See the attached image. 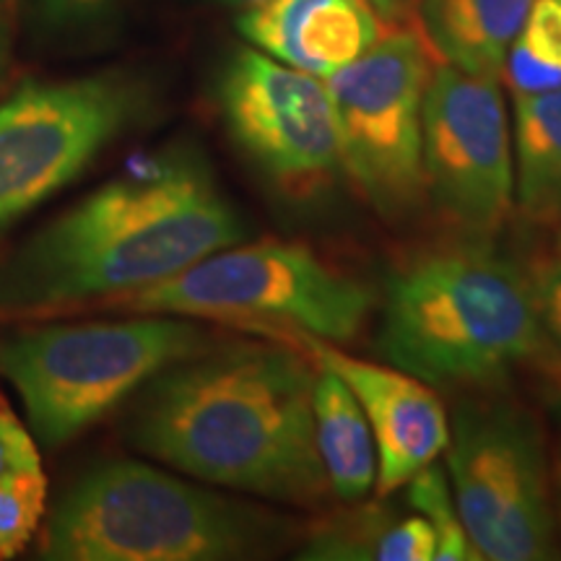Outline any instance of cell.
Returning a JSON list of instances; mask_svg holds the SVG:
<instances>
[{
    "label": "cell",
    "instance_id": "obj_1",
    "mask_svg": "<svg viewBox=\"0 0 561 561\" xmlns=\"http://www.w3.org/2000/svg\"><path fill=\"white\" fill-rule=\"evenodd\" d=\"M248 229L195 144L180 140L104 182L0 257V314L125 297L178 276Z\"/></svg>",
    "mask_w": 561,
    "mask_h": 561
},
{
    "label": "cell",
    "instance_id": "obj_2",
    "mask_svg": "<svg viewBox=\"0 0 561 561\" xmlns=\"http://www.w3.org/2000/svg\"><path fill=\"white\" fill-rule=\"evenodd\" d=\"M314 375L280 346H229L153 377L130 437L193 479L314 507L328 476L314 439Z\"/></svg>",
    "mask_w": 561,
    "mask_h": 561
},
{
    "label": "cell",
    "instance_id": "obj_3",
    "mask_svg": "<svg viewBox=\"0 0 561 561\" xmlns=\"http://www.w3.org/2000/svg\"><path fill=\"white\" fill-rule=\"evenodd\" d=\"M380 351L434 388H502L530 375L561 396V346L523 265L481 244L421 252L385 289Z\"/></svg>",
    "mask_w": 561,
    "mask_h": 561
},
{
    "label": "cell",
    "instance_id": "obj_4",
    "mask_svg": "<svg viewBox=\"0 0 561 561\" xmlns=\"http://www.w3.org/2000/svg\"><path fill=\"white\" fill-rule=\"evenodd\" d=\"M289 525L136 460L94 466L55 504L42 541L53 561H231L284 541Z\"/></svg>",
    "mask_w": 561,
    "mask_h": 561
},
{
    "label": "cell",
    "instance_id": "obj_5",
    "mask_svg": "<svg viewBox=\"0 0 561 561\" xmlns=\"http://www.w3.org/2000/svg\"><path fill=\"white\" fill-rule=\"evenodd\" d=\"M206 343L178 314L45 325L0 333V377L24 401L34 439L55 450Z\"/></svg>",
    "mask_w": 561,
    "mask_h": 561
},
{
    "label": "cell",
    "instance_id": "obj_6",
    "mask_svg": "<svg viewBox=\"0 0 561 561\" xmlns=\"http://www.w3.org/2000/svg\"><path fill=\"white\" fill-rule=\"evenodd\" d=\"M121 301L136 312L219 320L263 335L299 331L333 343L356 339L375 294L307 244L265 240L210 252Z\"/></svg>",
    "mask_w": 561,
    "mask_h": 561
},
{
    "label": "cell",
    "instance_id": "obj_7",
    "mask_svg": "<svg viewBox=\"0 0 561 561\" xmlns=\"http://www.w3.org/2000/svg\"><path fill=\"white\" fill-rule=\"evenodd\" d=\"M447 481L479 559L557 557L551 466L541 426L504 398H468L453 413Z\"/></svg>",
    "mask_w": 561,
    "mask_h": 561
},
{
    "label": "cell",
    "instance_id": "obj_8",
    "mask_svg": "<svg viewBox=\"0 0 561 561\" xmlns=\"http://www.w3.org/2000/svg\"><path fill=\"white\" fill-rule=\"evenodd\" d=\"M149 110V83L130 70L21 83L0 102V234L79 180Z\"/></svg>",
    "mask_w": 561,
    "mask_h": 561
},
{
    "label": "cell",
    "instance_id": "obj_9",
    "mask_svg": "<svg viewBox=\"0 0 561 561\" xmlns=\"http://www.w3.org/2000/svg\"><path fill=\"white\" fill-rule=\"evenodd\" d=\"M430 47L413 32L382 34L325 79L341 172L385 219L419 208L424 185V96Z\"/></svg>",
    "mask_w": 561,
    "mask_h": 561
},
{
    "label": "cell",
    "instance_id": "obj_10",
    "mask_svg": "<svg viewBox=\"0 0 561 561\" xmlns=\"http://www.w3.org/2000/svg\"><path fill=\"white\" fill-rule=\"evenodd\" d=\"M216 102L229 138L276 193L312 198L339 174L333 104L318 76L242 47L224 62Z\"/></svg>",
    "mask_w": 561,
    "mask_h": 561
},
{
    "label": "cell",
    "instance_id": "obj_11",
    "mask_svg": "<svg viewBox=\"0 0 561 561\" xmlns=\"http://www.w3.org/2000/svg\"><path fill=\"white\" fill-rule=\"evenodd\" d=\"M424 185L445 219L496 234L515 203L510 117L500 79L453 66L432 70L424 96Z\"/></svg>",
    "mask_w": 561,
    "mask_h": 561
},
{
    "label": "cell",
    "instance_id": "obj_12",
    "mask_svg": "<svg viewBox=\"0 0 561 561\" xmlns=\"http://www.w3.org/2000/svg\"><path fill=\"white\" fill-rule=\"evenodd\" d=\"M268 339L294 341L318 367L339 375L359 401L377 447V491L388 496L432 466L450 442V419L430 382L385 364H369L331 346L318 335L284 331Z\"/></svg>",
    "mask_w": 561,
    "mask_h": 561
},
{
    "label": "cell",
    "instance_id": "obj_13",
    "mask_svg": "<svg viewBox=\"0 0 561 561\" xmlns=\"http://www.w3.org/2000/svg\"><path fill=\"white\" fill-rule=\"evenodd\" d=\"M237 30L255 50L328 79L382 37V24L359 0H265L244 11Z\"/></svg>",
    "mask_w": 561,
    "mask_h": 561
},
{
    "label": "cell",
    "instance_id": "obj_14",
    "mask_svg": "<svg viewBox=\"0 0 561 561\" xmlns=\"http://www.w3.org/2000/svg\"><path fill=\"white\" fill-rule=\"evenodd\" d=\"M533 0H419L426 47L447 66L502 79L504 58Z\"/></svg>",
    "mask_w": 561,
    "mask_h": 561
},
{
    "label": "cell",
    "instance_id": "obj_15",
    "mask_svg": "<svg viewBox=\"0 0 561 561\" xmlns=\"http://www.w3.org/2000/svg\"><path fill=\"white\" fill-rule=\"evenodd\" d=\"M515 203L533 227L561 234V89L515 94Z\"/></svg>",
    "mask_w": 561,
    "mask_h": 561
},
{
    "label": "cell",
    "instance_id": "obj_16",
    "mask_svg": "<svg viewBox=\"0 0 561 561\" xmlns=\"http://www.w3.org/2000/svg\"><path fill=\"white\" fill-rule=\"evenodd\" d=\"M312 413L328 486L343 502L364 500L377 481L375 437L354 392L325 367L314 375Z\"/></svg>",
    "mask_w": 561,
    "mask_h": 561
},
{
    "label": "cell",
    "instance_id": "obj_17",
    "mask_svg": "<svg viewBox=\"0 0 561 561\" xmlns=\"http://www.w3.org/2000/svg\"><path fill=\"white\" fill-rule=\"evenodd\" d=\"M437 538L424 517H392L364 507L314 525L299 559L318 561H434Z\"/></svg>",
    "mask_w": 561,
    "mask_h": 561
},
{
    "label": "cell",
    "instance_id": "obj_18",
    "mask_svg": "<svg viewBox=\"0 0 561 561\" xmlns=\"http://www.w3.org/2000/svg\"><path fill=\"white\" fill-rule=\"evenodd\" d=\"M502 79L515 94L561 89V0H533L504 58Z\"/></svg>",
    "mask_w": 561,
    "mask_h": 561
},
{
    "label": "cell",
    "instance_id": "obj_19",
    "mask_svg": "<svg viewBox=\"0 0 561 561\" xmlns=\"http://www.w3.org/2000/svg\"><path fill=\"white\" fill-rule=\"evenodd\" d=\"M405 486H409V504L432 525L434 538H437V557L434 559L479 561V553H476L458 507H455L450 481L437 462L419 471Z\"/></svg>",
    "mask_w": 561,
    "mask_h": 561
},
{
    "label": "cell",
    "instance_id": "obj_20",
    "mask_svg": "<svg viewBox=\"0 0 561 561\" xmlns=\"http://www.w3.org/2000/svg\"><path fill=\"white\" fill-rule=\"evenodd\" d=\"M45 473L0 476V559L24 551L45 517Z\"/></svg>",
    "mask_w": 561,
    "mask_h": 561
},
{
    "label": "cell",
    "instance_id": "obj_21",
    "mask_svg": "<svg viewBox=\"0 0 561 561\" xmlns=\"http://www.w3.org/2000/svg\"><path fill=\"white\" fill-rule=\"evenodd\" d=\"M125 0H34V16L53 34H91L115 21Z\"/></svg>",
    "mask_w": 561,
    "mask_h": 561
},
{
    "label": "cell",
    "instance_id": "obj_22",
    "mask_svg": "<svg viewBox=\"0 0 561 561\" xmlns=\"http://www.w3.org/2000/svg\"><path fill=\"white\" fill-rule=\"evenodd\" d=\"M543 328L561 346V248L536 252L523 265Z\"/></svg>",
    "mask_w": 561,
    "mask_h": 561
},
{
    "label": "cell",
    "instance_id": "obj_23",
    "mask_svg": "<svg viewBox=\"0 0 561 561\" xmlns=\"http://www.w3.org/2000/svg\"><path fill=\"white\" fill-rule=\"evenodd\" d=\"M42 473L37 439L0 398V476Z\"/></svg>",
    "mask_w": 561,
    "mask_h": 561
},
{
    "label": "cell",
    "instance_id": "obj_24",
    "mask_svg": "<svg viewBox=\"0 0 561 561\" xmlns=\"http://www.w3.org/2000/svg\"><path fill=\"white\" fill-rule=\"evenodd\" d=\"M364 9L375 13L380 24L401 26L413 16L419 0H359Z\"/></svg>",
    "mask_w": 561,
    "mask_h": 561
},
{
    "label": "cell",
    "instance_id": "obj_25",
    "mask_svg": "<svg viewBox=\"0 0 561 561\" xmlns=\"http://www.w3.org/2000/svg\"><path fill=\"white\" fill-rule=\"evenodd\" d=\"M11 30L5 21H0V83L5 81V73H9L11 68Z\"/></svg>",
    "mask_w": 561,
    "mask_h": 561
},
{
    "label": "cell",
    "instance_id": "obj_26",
    "mask_svg": "<svg viewBox=\"0 0 561 561\" xmlns=\"http://www.w3.org/2000/svg\"><path fill=\"white\" fill-rule=\"evenodd\" d=\"M551 486H553V500H557V510H553V515H557L559 533H561V442L557 453H553V462H551Z\"/></svg>",
    "mask_w": 561,
    "mask_h": 561
},
{
    "label": "cell",
    "instance_id": "obj_27",
    "mask_svg": "<svg viewBox=\"0 0 561 561\" xmlns=\"http://www.w3.org/2000/svg\"><path fill=\"white\" fill-rule=\"evenodd\" d=\"M216 3L229 5V9H242V11H250V9H255V5L265 3V0H216Z\"/></svg>",
    "mask_w": 561,
    "mask_h": 561
},
{
    "label": "cell",
    "instance_id": "obj_28",
    "mask_svg": "<svg viewBox=\"0 0 561 561\" xmlns=\"http://www.w3.org/2000/svg\"><path fill=\"white\" fill-rule=\"evenodd\" d=\"M13 0H0V9H5V5H11Z\"/></svg>",
    "mask_w": 561,
    "mask_h": 561
},
{
    "label": "cell",
    "instance_id": "obj_29",
    "mask_svg": "<svg viewBox=\"0 0 561 561\" xmlns=\"http://www.w3.org/2000/svg\"><path fill=\"white\" fill-rule=\"evenodd\" d=\"M557 244H559V248H561V234H559V242H557Z\"/></svg>",
    "mask_w": 561,
    "mask_h": 561
}]
</instances>
